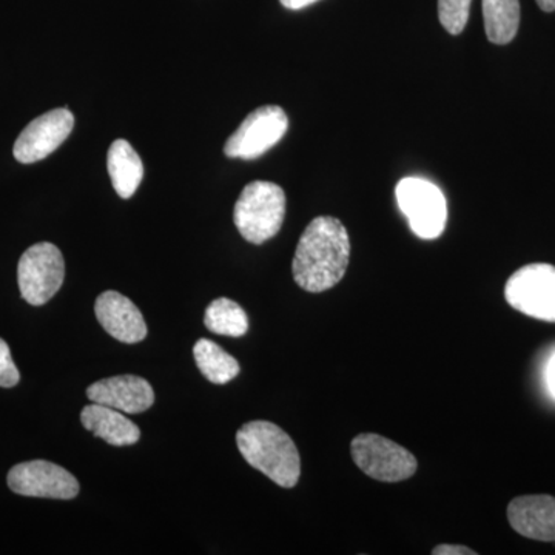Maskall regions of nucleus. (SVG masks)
I'll return each mask as SVG.
<instances>
[{"mask_svg": "<svg viewBox=\"0 0 555 555\" xmlns=\"http://www.w3.org/2000/svg\"><path fill=\"white\" fill-rule=\"evenodd\" d=\"M398 207L408 218L416 236L436 240L444 232L448 221L447 198L441 190L422 178H404L396 189Z\"/></svg>", "mask_w": 555, "mask_h": 555, "instance_id": "nucleus-4", "label": "nucleus"}, {"mask_svg": "<svg viewBox=\"0 0 555 555\" xmlns=\"http://www.w3.org/2000/svg\"><path fill=\"white\" fill-rule=\"evenodd\" d=\"M288 129L286 112L278 105H264L251 112L224 145L225 156L257 159L275 147Z\"/></svg>", "mask_w": 555, "mask_h": 555, "instance_id": "nucleus-8", "label": "nucleus"}, {"mask_svg": "<svg viewBox=\"0 0 555 555\" xmlns=\"http://www.w3.org/2000/svg\"><path fill=\"white\" fill-rule=\"evenodd\" d=\"M20 379L21 374L11 358L10 347L0 338V387H14Z\"/></svg>", "mask_w": 555, "mask_h": 555, "instance_id": "nucleus-20", "label": "nucleus"}, {"mask_svg": "<svg viewBox=\"0 0 555 555\" xmlns=\"http://www.w3.org/2000/svg\"><path fill=\"white\" fill-rule=\"evenodd\" d=\"M94 312L105 332L120 343L134 345L147 337L149 328L141 310L119 292L101 294L94 302Z\"/></svg>", "mask_w": 555, "mask_h": 555, "instance_id": "nucleus-12", "label": "nucleus"}, {"mask_svg": "<svg viewBox=\"0 0 555 555\" xmlns=\"http://www.w3.org/2000/svg\"><path fill=\"white\" fill-rule=\"evenodd\" d=\"M470 2L473 0H438V17L444 30L454 36L465 30Z\"/></svg>", "mask_w": 555, "mask_h": 555, "instance_id": "nucleus-19", "label": "nucleus"}, {"mask_svg": "<svg viewBox=\"0 0 555 555\" xmlns=\"http://www.w3.org/2000/svg\"><path fill=\"white\" fill-rule=\"evenodd\" d=\"M286 193L278 184L255 181L244 188L233 210V221L244 240L262 244L283 228Z\"/></svg>", "mask_w": 555, "mask_h": 555, "instance_id": "nucleus-3", "label": "nucleus"}, {"mask_svg": "<svg viewBox=\"0 0 555 555\" xmlns=\"http://www.w3.org/2000/svg\"><path fill=\"white\" fill-rule=\"evenodd\" d=\"M107 169L113 188L122 199L131 198L144 178V164L126 139H116L108 149Z\"/></svg>", "mask_w": 555, "mask_h": 555, "instance_id": "nucleus-15", "label": "nucleus"}, {"mask_svg": "<svg viewBox=\"0 0 555 555\" xmlns=\"http://www.w3.org/2000/svg\"><path fill=\"white\" fill-rule=\"evenodd\" d=\"M204 324L208 331L222 337H244L248 331L246 310L238 302L229 298H218L211 301L204 317Z\"/></svg>", "mask_w": 555, "mask_h": 555, "instance_id": "nucleus-18", "label": "nucleus"}, {"mask_svg": "<svg viewBox=\"0 0 555 555\" xmlns=\"http://www.w3.org/2000/svg\"><path fill=\"white\" fill-rule=\"evenodd\" d=\"M485 30L489 42L506 46L516 38L520 25L518 0H483Z\"/></svg>", "mask_w": 555, "mask_h": 555, "instance_id": "nucleus-16", "label": "nucleus"}, {"mask_svg": "<svg viewBox=\"0 0 555 555\" xmlns=\"http://www.w3.org/2000/svg\"><path fill=\"white\" fill-rule=\"evenodd\" d=\"M241 455L281 488H295L301 476V459L294 440L270 422H250L236 434Z\"/></svg>", "mask_w": 555, "mask_h": 555, "instance_id": "nucleus-2", "label": "nucleus"}, {"mask_svg": "<svg viewBox=\"0 0 555 555\" xmlns=\"http://www.w3.org/2000/svg\"><path fill=\"white\" fill-rule=\"evenodd\" d=\"M540 9L546 11V13H553L555 11V0H537Z\"/></svg>", "mask_w": 555, "mask_h": 555, "instance_id": "nucleus-24", "label": "nucleus"}, {"mask_svg": "<svg viewBox=\"0 0 555 555\" xmlns=\"http://www.w3.org/2000/svg\"><path fill=\"white\" fill-rule=\"evenodd\" d=\"M546 383L547 387H550V392L553 393L555 398V353L553 358H551L550 363H547Z\"/></svg>", "mask_w": 555, "mask_h": 555, "instance_id": "nucleus-22", "label": "nucleus"}, {"mask_svg": "<svg viewBox=\"0 0 555 555\" xmlns=\"http://www.w3.org/2000/svg\"><path fill=\"white\" fill-rule=\"evenodd\" d=\"M505 298L511 308L555 323V268L551 264H528L507 280Z\"/></svg>", "mask_w": 555, "mask_h": 555, "instance_id": "nucleus-7", "label": "nucleus"}, {"mask_svg": "<svg viewBox=\"0 0 555 555\" xmlns=\"http://www.w3.org/2000/svg\"><path fill=\"white\" fill-rule=\"evenodd\" d=\"M507 520L526 539L555 542V499L551 495L517 496L507 506Z\"/></svg>", "mask_w": 555, "mask_h": 555, "instance_id": "nucleus-13", "label": "nucleus"}, {"mask_svg": "<svg viewBox=\"0 0 555 555\" xmlns=\"http://www.w3.org/2000/svg\"><path fill=\"white\" fill-rule=\"evenodd\" d=\"M193 356L201 374L214 385H225L240 374L238 361L210 339L201 338L193 347Z\"/></svg>", "mask_w": 555, "mask_h": 555, "instance_id": "nucleus-17", "label": "nucleus"}, {"mask_svg": "<svg viewBox=\"0 0 555 555\" xmlns=\"http://www.w3.org/2000/svg\"><path fill=\"white\" fill-rule=\"evenodd\" d=\"M7 481L11 491L25 496L72 500L79 494L76 477L46 460L20 463L10 470Z\"/></svg>", "mask_w": 555, "mask_h": 555, "instance_id": "nucleus-9", "label": "nucleus"}, {"mask_svg": "<svg viewBox=\"0 0 555 555\" xmlns=\"http://www.w3.org/2000/svg\"><path fill=\"white\" fill-rule=\"evenodd\" d=\"M356 465L366 476L385 483L408 480L418 469L412 452L378 434H360L350 443Z\"/></svg>", "mask_w": 555, "mask_h": 555, "instance_id": "nucleus-5", "label": "nucleus"}, {"mask_svg": "<svg viewBox=\"0 0 555 555\" xmlns=\"http://www.w3.org/2000/svg\"><path fill=\"white\" fill-rule=\"evenodd\" d=\"M280 2L283 3V7H286L287 10H302L318 2V0H280Z\"/></svg>", "mask_w": 555, "mask_h": 555, "instance_id": "nucleus-23", "label": "nucleus"}, {"mask_svg": "<svg viewBox=\"0 0 555 555\" xmlns=\"http://www.w3.org/2000/svg\"><path fill=\"white\" fill-rule=\"evenodd\" d=\"M64 257L51 243H39L28 248L17 266L22 298L31 306L49 302L64 284Z\"/></svg>", "mask_w": 555, "mask_h": 555, "instance_id": "nucleus-6", "label": "nucleus"}, {"mask_svg": "<svg viewBox=\"0 0 555 555\" xmlns=\"http://www.w3.org/2000/svg\"><path fill=\"white\" fill-rule=\"evenodd\" d=\"M350 259L349 233L334 217H318L306 228L295 250V283L310 294L337 286Z\"/></svg>", "mask_w": 555, "mask_h": 555, "instance_id": "nucleus-1", "label": "nucleus"}, {"mask_svg": "<svg viewBox=\"0 0 555 555\" xmlns=\"http://www.w3.org/2000/svg\"><path fill=\"white\" fill-rule=\"evenodd\" d=\"M93 403L116 409L124 414H142L155 403V392L147 379L137 375H118L93 383L87 389Z\"/></svg>", "mask_w": 555, "mask_h": 555, "instance_id": "nucleus-11", "label": "nucleus"}, {"mask_svg": "<svg viewBox=\"0 0 555 555\" xmlns=\"http://www.w3.org/2000/svg\"><path fill=\"white\" fill-rule=\"evenodd\" d=\"M75 127V116L68 108L51 109L25 127L14 144V158L21 164L46 159L64 144Z\"/></svg>", "mask_w": 555, "mask_h": 555, "instance_id": "nucleus-10", "label": "nucleus"}, {"mask_svg": "<svg viewBox=\"0 0 555 555\" xmlns=\"http://www.w3.org/2000/svg\"><path fill=\"white\" fill-rule=\"evenodd\" d=\"M80 422L87 430L112 447H131L141 437L139 427L124 412L104 404L93 403L83 408Z\"/></svg>", "mask_w": 555, "mask_h": 555, "instance_id": "nucleus-14", "label": "nucleus"}, {"mask_svg": "<svg viewBox=\"0 0 555 555\" xmlns=\"http://www.w3.org/2000/svg\"><path fill=\"white\" fill-rule=\"evenodd\" d=\"M434 555H477L476 551L462 545H438L433 550Z\"/></svg>", "mask_w": 555, "mask_h": 555, "instance_id": "nucleus-21", "label": "nucleus"}]
</instances>
